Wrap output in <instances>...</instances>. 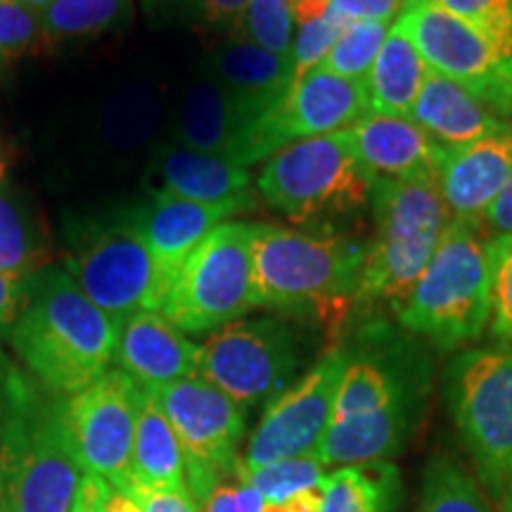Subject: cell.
I'll use <instances>...</instances> for the list:
<instances>
[{
    "instance_id": "obj_27",
    "label": "cell",
    "mask_w": 512,
    "mask_h": 512,
    "mask_svg": "<svg viewBox=\"0 0 512 512\" xmlns=\"http://www.w3.org/2000/svg\"><path fill=\"white\" fill-rule=\"evenodd\" d=\"M401 496V472L389 460L342 465L320 484L318 512H396Z\"/></svg>"
},
{
    "instance_id": "obj_12",
    "label": "cell",
    "mask_w": 512,
    "mask_h": 512,
    "mask_svg": "<svg viewBox=\"0 0 512 512\" xmlns=\"http://www.w3.org/2000/svg\"><path fill=\"white\" fill-rule=\"evenodd\" d=\"M157 401L185 451V479L197 505L223 479L238 475V448L245 439V411L202 377L143 387Z\"/></svg>"
},
{
    "instance_id": "obj_17",
    "label": "cell",
    "mask_w": 512,
    "mask_h": 512,
    "mask_svg": "<svg viewBox=\"0 0 512 512\" xmlns=\"http://www.w3.org/2000/svg\"><path fill=\"white\" fill-rule=\"evenodd\" d=\"M512 169V124L477 143L444 152L437 183L453 221L482 226Z\"/></svg>"
},
{
    "instance_id": "obj_9",
    "label": "cell",
    "mask_w": 512,
    "mask_h": 512,
    "mask_svg": "<svg viewBox=\"0 0 512 512\" xmlns=\"http://www.w3.org/2000/svg\"><path fill=\"white\" fill-rule=\"evenodd\" d=\"M64 271L107 316L119 320L159 311L169 278L140 233L133 211L88 223L72 240Z\"/></svg>"
},
{
    "instance_id": "obj_44",
    "label": "cell",
    "mask_w": 512,
    "mask_h": 512,
    "mask_svg": "<svg viewBox=\"0 0 512 512\" xmlns=\"http://www.w3.org/2000/svg\"><path fill=\"white\" fill-rule=\"evenodd\" d=\"M107 512H145L143 505L131 491H114L110 494V501H107Z\"/></svg>"
},
{
    "instance_id": "obj_35",
    "label": "cell",
    "mask_w": 512,
    "mask_h": 512,
    "mask_svg": "<svg viewBox=\"0 0 512 512\" xmlns=\"http://www.w3.org/2000/svg\"><path fill=\"white\" fill-rule=\"evenodd\" d=\"M249 0H145L147 15L181 22L233 27L240 22Z\"/></svg>"
},
{
    "instance_id": "obj_36",
    "label": "cell",
    "mask_w": 512,
    "mask_h": 512,
    "mask_svg": "<svg viewBox=\"0 0 512 512\" xmlns=\"http://www.w3.org/2000/svg\"><path fill=\"white\" fill-rule=\"evenodd\" d=\"M494 294H491V332L501 347L512 349V238L489 240Z\"/></svg>"
},
{
    "instance_id": "obj_3",
    "label": "cell",
    "mask_w": 512,
    "mask_h": 512,
    "mask_svg": "<svg viewBox=\"0 0 512 512\" xmlns=\"http://www.w3.org/2000/svg\"><path fill=\"white\" fill-rule=\"evenodd\" d=\"M366 242L354 235L254 223L256 309L339 325L354 313Z\"/></svg>"
},
{
    "instance_id": "obj_32",
    "label": "cell",
    "mask_w": 512,
    "mask_h": 512,
    "mask_svg": "<svg viewBox=\"0 0 512 512\" xmlns=\"http://www.w3.org/2000/svg\"><path fill=\"white\" fill-rule=\"evenodd\" d=\"M325 475H328V467L316 453L313 456L278 460V463L254 467V470L242 465V460L238 465V479L252 486L254 491H259L261 498L273 505H283L294 496L320 489Z\"/></svg>"
},
{
    "instance_id": "obj_45",
    "label": "cell",
    "mask_w": 512,
    "mask_h": 512,
    "mask_svg": "<svg viewBox=\"0 0 512 512\" xmlns=\"http://www.w3.org/2000/svg\"><path fill=\"white\" fill-rule=\"evenodd\" d=\"M0 512H12L8 486H5V477H3V467H0Z\"/></svg>"
},
{
    "instance_id": "obj_41",
    "label": "cell",
    "mask_w": 512,
    "mask_h": 512,
    "mask_svg": "<svg viewBox=\"0 0 512 512\" xmlns=\"http://www.w3.org/2000/svg\"><path fill=\"white\" fill-rule=\"evenodd\" d=\"M482 226L486 228L489 240L494 238H512V169L505 181L501 195L496 197V202L491 204L486 211Z\"/></svg>"
},
{
    "instance_id": "obj_18",
    "label": "cell",
    "mask_w": 512,
    "mask_h": 512,
    "mask_svg": "<svg viewBox=\"0 0 512 512\" xmlns=\"http://www.w3.org/2000/svg\"><path fill=\"white\" fill-rule=\"evenodd\" d=\"M254 207V197L252 200L211 204L152 192V202L133 209V216H136L140 233H143L145 242L150 245L157 264L162 266L171 285L178 268L207 240L211 230Z\"/></svg>"
},
{
    "instance_id": "obj_10",
    "label": "cell",
    "mask_w": 512,
    "mask_h": 512,
    "mask_svg": "<svg viewBox=\"0 0 512 512\" xmlns=\"http://www.w3.org/2000/svg\"><path fill=\"white\" fill-rule=\"evenodd\" d=\"M252 309L254 223L228 221L178 268L159 313L185 335H209Z\"/></svg>"
},
{
    "instance_id": "obj_38",
    "label": "cell",
    "mask_w": 512,
    "mask_h": 512,
    "mask_svg": "<svg viewBox=\"0 0 512 512\" xmlns=\"http://www.w3.org/2000/svg\"><path fill=\"white\" fill-rule=\"evenodd\" d=\"M204 512H264L266 501L261 498L259 491L242 482L235 475L233 482L223 479V482L211 491L207 501L202 503Z\"/></svg>"
},
{
    "instance_id": "obj_46",
    "label": "cell",
    "mask_w": 512,
    "mask_h": 512,
    "mask_svg": "<svg viewBox=\"0 0 512 512\" xmlns=\"http://www.w3.org/2000/svg\"><path fill=\"white\" fill-rule=\"evenodd\" d=\"M19 5H24V8H29V10H34V12H38V15H41L43 10L48 8L50 3H53V0H17Z\"/></svg>"
},
{
    "instance_id": "obj_21",
    "label": "cell",
    "mask_w": 512,
    "mask_h": 512,
    "mask_svg": "<svg viewBox=\"0 0 512 512\" xmlns=\"http://www.w3.org/2000/svg\"><path fill=\"white\" fill-rule=\"evenodd\" d=\"M358 159L375 178L439 174L444 147L434 143L413 119L368 114L347 128Z\"/></svg>"
},
{
    "instance_id": "obj_7",
    "label": "cell",
    "mask_w": 512,
    "mask_h": 512,
    "mask_svg": "<svg viewBox=\"0 0 512 512\" xmlns=\"http://www.w3.org/2000/svg\"><path fill=\"white\" fill-rule=\"evenodd\" d=\"M448 415L486 496L503 501L512 477V349H465L444 370Z\"/></svg>"
},
{
    "instance_id": "obj_19",
    "label": "cell",
    "mask_w": 512,
    "mask_h": 512,
    "mask_svg": "<svg viewBox=\"0 0 512 512\" xmlns=\"http://www.w3.org/2000/svg\"><path fill=\"white\" fill-rule=\"evenodd\" d=\"M259 114L202 72L185 88L171 119V143L197 152L233 157Z\"/></svg>"
},
{
    "instance_id": "obj_11",
    "label": "cell",
    "mask_w": 512,
    "mask_h": 512,
    "mask_svg": "<svg viewBox=\"0 0 512 512\" xmlns=\"http://www.w3.org/2000/svg\"><path fill=\"white\" fill-rule=\"evenodd\" d=\"M299 366V335L283 318H238L200 344L197 377L249 411L283 394L297 380Z\"/></svg>"
},
{
    "instance_id": "obj_34",
    "label": "cell",
    "mask_w": 512,
    "mask_h": 512,
    "mask_svg": "<svg viewBox=\"0 0 512 512\" xmlns=\"http://www.w3.org/2000/svg\"><path fill=\"white\" fill-rule=\"evenodd\" d=\"M275 55H292V0H249L233 34Z\"/></svg>"
},
{
    "instance_id": "obj_43",
    "label": "cell",
    "mask_w": 512,
    "mask_h": 512,
    "mask_svg": "<svg viewBox=\"0 0 512 512\" xmlns=\"http://www.w3.org/2000/svg\"><path fill=\"white\" fill-rule=\"evenodd\" d=\"M110 484L95 475H83L79 494L74 498L72 512H107V501H110Z\"/></svg>"
},
{
    "instance_id": "obj_1",
    "label": "cell",
    "mask_w": 512,
    "mask_h": 512,
    "mask_svg": "<svg viewBox=\"0 0 512 512\" xmlns=\"http://www.w3.org/2000/svg\"><path fill=\"white\" fill-rule=\"evenodd\" d=\"M342 349L335 411L316 453L328 470L399 456L425 418L434 382L420 337L384 318L361 320Z\"/></svg>"
},
{
    "instance_id": "obj_20",
    "label": "cell",
    "mask_w": 512,
    "mask_h": 512,
    "mask_svg": "<svg viewBox=\"0 0 512 512\" xmlns=\"http://www.w3.org/2000/svg\"><path fill=\"white\" fill-rule=\"evenodd\" d=\"M117 361L140 387H159L197 375L200 344L159 311H143L121 325Z\"/></svg>"
},
{
    "instance_id": "obj_24",
    "label": "cell",
    "mask_w": 512,
    "mask_h": 512,
    "mask_svg": "<svg viewBox=\"0 0 512 512\" xmlns=\"http://www.w3.org/2000/svg\"><path fill=\"white\" fill-rule=\"evenodd\" d=\"M411 119L444 150L477 143L508 126L475 93L432 69L422 83Z\"/></svg>"
},
{
    "instance_id": "obj_30",
    "label": "cell",
    "mask_w": 512,
    "mask_h": 512,
    "mask_svg": "<svg viewBox=\"0 0 512 512\" xmlns=\"http://www.w3.org/2000/svg\"><path fill=\"white\" fill-rule=\"evenodd\" d=\"M162 119V102L147 86H128L114 93L102 110L100 133L114 150H131L143 145L157 131Z\"/></svg>"
},
{
    "instance_id": "obj_22",
    "label": "cell",
    "mask_w": 512,
    "mask_h": 512,
    "mask_svg": "<svg viewBox=\"0 0 512 512\" xmlns=\"http://www.w3.org/2000/svg\"><path fill=\"white\" fill-rule=\"evenodd\" d=\"M202 72L245 102L249 110L259 114V119L294 86L292 55L268 53L238 36L216 43L204 60Z\"/></svg>"
},
{
    "instance_id": "obj_13",
    "label": "cell",
    "mask_w": 512,
    "mask_h": 512,
    "mask_svg": "<svg viewBox=\"0 0 512 512\" xmlns=\"http://www.w3.org/2000/svg\"><path fill=\"white\" fill-rule=\"evenodd\" d=\"M140 384L124 370H107L86 389L62 399V422L83 475L105 479L114 491L131 486Z\"/></svg>"
},
{
    "instance_id": "obj_31",
    "label": "cell",
    "mask_w": 512,
    "mask_h": 512,
    "mask_svg": "<svg viewBox=\"0 0 512 512\" xmlns=\"http://www.w3.org/2000/svg\"><path fill=\"white\" fill-rule=\"evenodd\" d=\"M418 512H494L475 477L451 456H434L425 467Z\"/></svg>"
},
{
    "instance_id": "obj_25",
    "label": "cell",
    "mask_w": 512,
    "mask_h": 512,
    "mask_svg": "<svg viewBox=\"0 0 512 512\" xmlns=\"http://www.w3.org/2000/svg\"><path fill=\"white\" fill-rule=\"evenodd\" d=\"M427 74L430 67L422 60L413 38L399 22H394L366 79L370 114L411 119Z\"/></svg>"
},
{
    "instance_id": "obj_39",
    "label": "cell",
    "mask_w": 512,
    "mask_h": 512,
    "mask_svg": "<svg viewBox=\"0 0 512 512\" xmlns=\"http://www.w3.org/2000/svg\"><path fill=\"white\" fill-rule=\"evenodd\" d=\"M332 10L347 22H389L399 19L406 0H330Z\"/></svg>"
},
{
    "instance_id": "obj_2",
    "label": "cell",
    "mask_w": 512,
    "mask_h": 512,
    "mask_svg": "<svg viewBox=\"0 0 512 512\" xmlns=\"http://www.w3.org/2000/svg\"><path fill=\"white\" fill-rule=\"evenodd\" d=\"M121 323L100 311L64 268L46 266L27 283L10 330L19 361L50 394L72 396L110 370Z\"/></svg>"
},
{
    "instance_id": "obj_6",
    "label": "cell",
    "mask_w": 512,
    "mask_h": 512,
    "mask_svg": "<svg viewBox=\"0 0 512 512\" xmlns=\"http://www.w3.org/2000/svg\"><path fill=\"white\" fill-rule=\"evenodd\" d=\"M491 294L489 240L477 228L451 221L432 261L394 311L396 325L437 349L465 347L491 323Z\"/></svg>"
},
{
    "instance_id": "obj_42",
    "label": "cell",
    "mask_w": 512,
    "mask_h": 512,
    "mask_svg": "<svg viewBox=\"0 0 512 512\" xmlns=\"http://www.w3.org/2000/svg\"><path fill=\"white\" fill-rule=\"evenodd\" d=\"M24 299H27V283H17L0 271V337L10 335Z\"/></svg>"
},
{
    "instance_id": "obj_16",
    "label": "cell",
    "mask_w": 512,
    "mask_h": 512,
    "mask_svg": "<svg viewBox=\"0 0 512 512\" xmlns=\"http://www.w3.org/2000/svg\"><path fill=\"white\" fill-rule=\"evenodd\" d=\"M342 370L344 349L337 344L283 394L275 396L249 437L242 465L254 470L278 460L318 453L330 430Z\"/></svg>"
},
{
    "instance_id": "obj_23",
    "label": "cell",
    "mask_w": 512,
    "mask_h": 512,
    "mask_svg": "<svg viewBox=\"0 0 512 512\" xmlns=\"http://www.w3.org/2000/svg\"><path fill=\"white\" fill-rule=\"evenodd\" d=\"M157 190L162 195L195 202L252 200V174L233 157L197 152L176 143L162 145L152 159Z\"/></svg>"
},
{
    "instance_id": "obj_28",
    "label": "cell",
    "mask_w": 512,
    "mask_h": 512,
    "mask_svg": "<svg viewBox=\"0 0 512 512\" xmlns=\"http://www.w3.org/2000/svg\"><path fill=\"white\" fill-rule=\"evenodd\" d=\"M48 242L34 211L15 192L0 188V271L17 283H29L46 268Z\"/></svg>"
},
{
    "instance_id": "obj_14",
    "label": "cell",
    "mask_w": 512,
    "mask_h": 512,
    "mask_svg": "<svg viewBox=\"0 0 512 512\" xmlns=\"http://www.w3.org/2000/svg\"><path fill=\"white\" fill-rule=\"evenodd\" d=\"M396 22L432 72L465 86L503 121L512 117V67L477 29L434 0H406Z\"/></svg>"
},
{
    "instance_id": "obj_29",
    "label": "cell",
    "mask_w": 512,
    "mask_h": 512,
    "mask_svg": "<svg viewBox=\"0 0 512 512\" xmlns=\"http://www.w3.org/2000/svg\"><path fill=\"white\" fill-rule=\"evenodd\" d=\"M131 19V0H53L41 12L48 41H72L114 31Z\"/></svg>"
},
{
    "instance_id": "obj_5",
    "label": "cell",
    "mask_w": 512,
    "mask_h": 512,
    "mask_svg": "<svg viewBox=\"0 0 512 512\" xmlns=\"http://www.w3.org/2000/svg\"><path fill=\"white\" fill-rule=\"evenodd\" d=\"M64 396H41L10 375L0 408V467L12 512H72L81 465L62 422Z\"/></svg>"
},
{
    "instance_id": "obj_33",
    "label": "cell",
    "mask_w": 512,
    "mask_h": 512,
    "mask_svg": "<svg viewBox=\"0 0 512 512\" xmlns=\"http://www.w3.org/2000/svg\"><path fill=\"white\" fill-rule=\"evenodd\" d=\"M389 22H351L347 29L339 34L335 46L323 57L316 69H323L332 76H342L349 81L366 83L370 69L380 55L387 41Z\"/></svg>"
},
{
    "instance_id": "obj_15",
    "label": "cell",
    "mask_w": 512,
    "mask_h": 512,
    "mask_svg": "<svg viewBox=\"0 0 512 512\" xmlns=\"http://www.w3.org/2000/svg\"><path fill=\"white\" fill-rule=\"evenodd\" d=\"M366 83L311 69L273 110H268L242 140L233 159L242 166L264 162L283 147L328 133L347 131L368 117Z\"/></svg>"
},
{
    "instance_id": "obj_4",
    "label": "cell",
    "mask_w": 512,
    "mask_h": 512,
    "mask_svg": "<svg viewBox=\"0 0 512 512\" xmlns=\"http://www.w3.org/2000/svg\"><path fill=\"white\" fill-rule=\"evenodd\" d=\"M370 207L373 235L366 242L354 313L399 309L453 221L434 174L377 178Z\"/></svg>"
},
{
    "instance_id": "obj_26",
    "label": "cell",
    "mask_w": 512,
    "mask_h": 512,
    "mask_svg": "<svg viewBox=\"0 0 512 512\" xmlns=\"http://www.w3.org/2000/svg\"><path fill=\"white\" fill-rule=\"evenodd\" d=\"M131 486L133 489H188L181 439L157 401L143 387H140L138 425L133 439Z\"/></svg>"
},
{
    "instance_id": "obj_47",
    "label": "cell",
    "mask_w": 512,
    "mask_h": 512,
    "mask_svg": "<svg viewBox=\"0 0 512 512\" xmlns=\"http://www.w3.org/2000/svg\"><path fill=\"white\" fill-rule=\"evenodd\" d=\"M5 174H8V155H5V147L0 143V188H3Z\"/></svg>"
},
{
    "instance_id": "obj_48",
    "label": "cell",
    "mask_w": 512,
    "mask_h": 512,
    "mask_svg": "<svg viewBox=\"0 0 512 512\" xmlns=\"http://www.w3.org/2000/svg\"><path fill=\"white\" fill-rule=\"evenodd\" d=\"M498 505H501V512H512V477H510V482H508V489H505L503 501L498 503Z\"/></svg>"
},
{
    "instance_id": "obj_40",
    "label": "cell",
    "mask_w": 512,
    "mask_h": 512,
    "mask_svg": "<svg viewBox=\"0 0 512 512\" xmlns=\"http://www.w3.org/2000/svg\"><path fill=\"white\" fill-rule=\"evenodd\" d=\"M138 498L145 512H200L190 489H126Z\"/></svg>"
},
{
    "instance_id": "obj_8",
    "label": "cell",
    "mask_w": 512,
    "mask_h": 512,
    "mask_svg": "<svg viewBox=\"0 0 512 512\" xmlns=\"http://www.w3.org/2000/svg\"><path fill=\"white\" fill-rule=\"evenodd\" d=\"M375 178L358 159L347 131L299 140L266 159L256 190L290 221L316 223L370 204Z\"/></svg>"
},
{
    "instance_id": "obj_37",
    "label": "cell",
    "mask_w": 512,
    "mask_h": 512,
    "mask_svg": "<svg viewBox=\"0 0 512 512\" xmlns=\"http://www.w3.org/2000/svg\"><path fill=\"white\" fill-rule=\"evenodd\" d=\"M41 36L38 12L24 8L17 0H0V69L22 60Z\"/></svg>"
}]
</instances>
